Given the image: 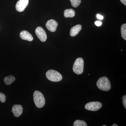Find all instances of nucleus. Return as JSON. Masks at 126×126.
<instances>
[{"instance_id": "1", "label": "nucleus", "mask_w": 126, "mask_h": 126, "mask_svg": "<svg viewBox=\"0 0 126 126\" xmlns=\"http://www.w3.org/2000/svg\"><path fill=\"white\" fill-rule=\"evenodd\" d=\"M97 87L100 90L108 91L111 88V83L107 77H104L100 78L97 82Z\"/></svg>"}, {"instance_id": "2", "label": "nucleus", "mask_w": 126, "mask_h": 126, "mask_svg": "<svg viewBox=\"0 0 126 126\" xmlns=\"http://www.w3.org/2000/svg\"><path fill=\"white\" fill-rule=\"evenodd\" d=\"M33 99L34 102L38 108H42L45 105V98L42 93L39 91L36 90L34 92Z\"/></svg>"}, {"instance_id": "3", "label": "nucleus", "mask_w": 126, "mask_h": 126, "mask_svg": "<svg viewBox=\"0 0 126 126\" xmlns=\"http://www.w3.org/2000/svg\"><path fill=\"white\" fill-rule=\"evenodd\" d=\"M46 76L48 80L52 82H59L63 79L62 75L59 72L52 69L46 72Z\"/></svg>"}, {"instance_id": "4", "label": "nucleus", "mask_w": 126, "mask_h": 126, "mask_svg": "<svg viewBox=\"0 0 126 126\" xmlns=\"http://www.w3.org/2000/svg\"><path fill=\"white\" fill-rule=\"evenodd\" d=\"M84 69V61L81 58H78L75 60L73 66V70L76 74H81L82 73Z\"/></svg>"}, {"instance_id": "5", "label": "nucleus", "mask_w": 126, "mask_h": 126, "mask_svg": "<svg viewBox=\"0 0 126 126\" xmlns=\"http://www.w3.org/2000/svg\"><path fill=\"white\" fill-rule=\"evenodd\" d=\"M102 104L98 102H92L88 103L85 105L86 110L91 111H96L101 108Z\"/></svg>"}, {"instance_id": "6", "label": "nucleus", "mask_w": 126, "mask_h": 126, "mask_svg": "<svg viewBox=\"0 0 126 126\" xmlns=\"http://www.w3.org/2000/svg\"><path fill=\"white\" fill-rule=\"evenodd\" d=\"M35 33L39 39L44 42L46 41L47 39V35L44 30L41 27H38L35 30Z\"/></svg>"}, {"instance_id": "7", "label": "nucleus", "mask_w": 126, "mask_h": 126, "mask_svg": "<svg viewBox=\"0 0 126 126\" xmlns=\"http://www.w3.org/2000/svg\"><path fill=\"white\" fill-rule=\"evenodd\" d=\"M29 3V0H19L16 3V11L19 12L24 11Z\"/></svg>"}, {"instance_id": "8", "label": "nucleus", "mask_w": 126, "mask_h": 126, "mask_svg": "<svg viewBox=\"0 0 126 126\" xmlns=\"http://www.w3.org/2000/svg\"><path fill=\"white\" fill-rule=\"evenodd\" d=\"M58 26V23L56 21L53 19L48 20L46 24V26L47 29L52 32L56 31Z\"/></svg>"}, {"instance_id": "9", "label": "nucleus", "mask_w": 126, "mask_h": 126, "mask_svg": "<svg viewBox=\"0 0 126 126\" xmlns=\"http://www.w3.org/2000/svg\"><path fill=\"white\" fill-rule=\"evenodd\" d=\"M12 111L14 113L15 117H19L22 114L23 112V107L21 105L15 104L12 107Z\"/></svg>"}, {"instance_id": "10", "label": "nucleus", "mask_w": 126, "mask_h": 126, "mask_svg": "<svg viewBox=\"0 0 126 126\" xmlns=\"http://www.w3.org/2000/svg\"><path fill=\"white\" fill-rule=\"evenodd\" d=\"M20 36L22 39L28 41H32L33 39V38L31 34L26 31H21L20 34Z\"/></svg>"}, {"instance_id": "11", "label": "nucleus", "mask_w": 126, "mask_h": 126, "mask_svg": "<svg viewBox=\"0 0 126 126\" xmlns=\"http://www.w3.org/2000/svg\"><path fill=\"white\" fill-rule=\"evenodd\" d=\"M82 26L81 25H77L71 28L70 30V35L72 37L76 36L82 29Z\"/></svg>"}, {"instance_id": "12", "label": "nucleus", "mask_w": 126, "mask_h": 126, "mask_svg": "<svg viewBox=\"0 0 126 126\" xmlns=\"http://www.w3.org/2000/svg\"><path fill=\"white\" fill-rule=\"evenodd\" d=\"M75 15V11L72 9H66L64 12V16L66 18H73Z\"/></svg>"}, {"instance_id": "13", "label": "nucleus", "mask_w": 126, "mask_h": 126, "mask_svg": "<svg viewBox=\"0 0 126 126\" xmlns=\"http://www.w3.org/2000/svg\"><path fill=\"white\" fill-rule=\"evenodd\" d=\"M15 78L14 76L10 75L5 78L4 79V81L6 84L9 85L11 84L13 82L15 81Z\"/></svg>"}, {"instance_id": "14", "label": "nucleus", "mask_w": 126, "mask_h": 126, "mask_svg": "<svg viewBox=\"0 0 126 126\" xmlns=\"http://www.w3.org/2000/svg\"><path fill=\"white\" fill-rule=\"evenodd\" d=\"M121 33L122 37L126 40V24H124L122 25L121 27Z\"/></svg>"}, {"instance_id": "15", "label": "nucleus", "mask_w": 126, "mask_h": 126, "mask_svg": "<svg viewBox=\"0 0 126 126\" xmlns=\"http://www.w3.org/2000/svg\"><path fill=\"white\" fill-rule=\"evenodd\" d=\"M74 126H87L86 122L82 120H78L75 121L74 123Z\"/></svg>"}, {"instance_id": "16", "label": "nucleus", "mask_w": 126, "mask_h": 126, "mask_svg": "<svg viewBox=\"0 0 126 126\" xmlns=\"http://www.w3.org/2000/svg\"><path fill=\"white\" fill-rule=\"evenodd\" d=\"M73 7H77L81 4V0H69Z\"/></svg>"}, {"instance_id": "17", "label": "nucleus", "mask_w": 126, "mask_h": 126, "mask_svg": "<svg viewBox=\"0 0 126 126\" xmlns=\"http://www.w3.org/2000/svg\"><path fill=\"white\" fill-rule=\"evenodd\" d=\"M6 96L4 94L0 92V101L1 103H4L6 101Z\"/></svg>"}, {"instance_id": "18", "label": "nucleus", "mask_w": 126, "mask_h": 126, "mask_svg": "<svg viewBox=\"0 0 126 126\" xmlns=\"http://www.w3.org/2000/svg\"><path fill=\"white\" fill-rule=\"evenodd\" d=\"M123 103L125 109H126V95L123 96L122 97Z\"/></svg>"}, {"instance_id": "19", "label": "nucleus", "mask_w": 126, "mask_h": 126, "mask_svg": "<svg viewBox=\"0 0 126 126\" xmlns=\"http://www.w3.org/2000/svg\"><path fill=\"white\" fill-rule=\"evenodd\" d=\"M95 24L97 26H99L102 24V22L99 21H96L95 22Z\"/></svg>"}, {"instance_id": "20", "label": "nucleus", "mask_w": 126, "mask_h": 126, "mask_svg": "<svg viewBox=\"0 0 126 126\" xmlns=\"http://www.w3.org/2000/svg\"><path fill=\"white\" fill-rule=\"evenodd\" d=\"M97 17L98 19L100 20H102L103 19V16L101 15H99V14H97Z\"/></svg>"}, {"instance_id": "21", "label": "nucleus", "mask_w": 126, "mask_h": 126, "mask_svg": "<svg viewBox=\"0 0 126 126\" xmlns=\"http://www.w3.org/2000/svg\"><path fill=\"white\" fill-rule=\"evenodd\" d=\"M120 1L122 4L125 6L126 5V0H120Z\"/></svg>"}, {"instance_id": "22", "label": "nucleus", "mask_w": 126, "mask_h": 126, "mask_svg": "<svg viewBox=\"0 0 126 126\" xmlns=\"http://www.w3.org/2000/svg\"><path fill=\"white\" fill-rule=\"evenodd\" d=\"M118 125L117 124H113L112 125V126H118Z\"/></svg>"}, {"instance_id": "23", "label": "nucleus", "mask_w": 126, "mask_h": 126, "mask_svg": "<svg viewBox=\"0 0 126 126\" xmlns=\"http://www.w3.org/2000/svg\"><path fill=\"white\" fill-rule=\"evenodd\" d=\"M103 126H106V125H103Z\"/></svg>"}]
</instances>
